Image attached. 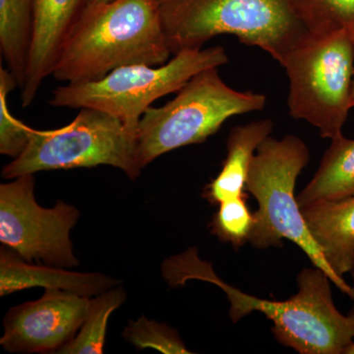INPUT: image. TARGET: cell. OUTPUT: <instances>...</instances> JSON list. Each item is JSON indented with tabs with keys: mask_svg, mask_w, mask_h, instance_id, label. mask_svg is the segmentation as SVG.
<instances>
[{
	"mask_svg": "<svg viewBox=\"0 0 354 354\" xmlns=\"http://www.w3.org/2000/svg\"><path fill=\"white\" fill-rule=\"evenodd\" d=\"M34 174L0 185V241L27 261L55 267L79 265L70 232L79 220L78 209L64 201L43 208L35 199Z\"/></svg>",
	"mask_w": 354,
	"mask_h": 354,
	"instance_id": "9c48e42d",
	"label": "cell"
},
{
	"mask_svg": "<svg viewBox=\"0 0 354 354\" xmlns=\"http://www.w3.org/2000/svg\"><path fill=\"white\" fill-rule=\"evenodd\" d=\"M349 274H351V278H353V281H354V265H353V269H351V272H349Z\"/></svg>",
	"mask_w": 354,
	"mask_h": 354,
	"instance_id": "d4e9b609",
	"label": "cell"
},
{
	"mask_svg": "<svg viewBox=\"0 0 354 354\" xmlns=\"http://www.w3.org/2000/svg\"><path fill=\"white\" fill-rule=\"evenodd\" d=\"M90 298L57 288L9 310L0 344L9 353H57L75 337L87 317Z\"/></svg>",
	"mask_w": 354,
	"mask_h": 354,
	"instance_id": "30bf717a",
	"label": "cell"
},
{
	"mask_svg": "<svg viewBox=\"0 0 354 354\" xmlns=\"http://www.w3.org/2000/svg\"><path fill=\"white\" fill-rule=\"evenodd\" d=\"M330 140L315 176L297 197L300 208L354 197V140L342 134Z\"/></svg>",
	"mask_w": 354,
	"mask_h": 354,
	"instance_id": "9a60e30c",
	"label": "cell"
},
{
	"mask_svg": "<svg viewBox=\"0 0 354 354\" xmlns=\"http://www.w3.org/2000/svg\"><path fill=\"white\" fill-rule=\"evenodd\" d=\"M301 212L330 269L344 279L354 265V197L313 203Z\"/></svg>",
	"mask_w": 354,
	"mask_h": 354,
	"instance_id": "4fadbf2b",
	"label": "cell"
},
{
	"mask_svg": "<svg viewBox=\"0 0 354 354\" xmlns=\"http://www.w3.org/2000/svg\"><path fill=\"white\" fill-rule=\"evenodd\" d=\"M18 87L17 80L7 67L0 66V153L14 158L24 152L34 128L16 118L8 108L9 93Z\"/></svg>",
	"mask_w": 354,
	"mask_h": 354,
	"instance_id": "d6986e66",
	"label": "cell"
},
{
	"mask_svg": "<svg viewBox=\"0 0 354 354\" xmlns=\"http://www.w3.org/2000/svg\"><path fill=\"white\" fill-rule=\"evenodd\" d=\"M266 102L265 95L230 87L218 68L200 72L171 101L151 106L142 116L136 135L140 167L181 147L203 143L228 118L263 111Z\"/></svg>",
	"mask_w": 354,
	"mask_h": 354,
	"instance_id": "5b68a950",
	"label": "cell"
},
{
	"mask_svg": "<svg viewBox=\"0 0 354 354\" xmlns=\"http://www.w3.org/2000/svg\"><path fill=\"white\" fill-rule=\"evenodd\" d=\"M281 66L290 83V115L313 125L322 138L342 135L353 108L354 44L348 35L309 32Z\"/></svg>",
	"mask_w": 354,
	"mask_h": 354,
	"instance_id": "52a82bcc",
	"label": "cell"
},
{
	"mask_svg": "<svg viewBox=\"0 0 354 354\" xmlns=\"http://www.w3.org/2000/svg\"><path fill=\"white\" fill-rule=\"evenodd\" d=\"M295 3L309 32H344L354 44V0H295Z\"/></svg>",
	"mask_w": 354,
	"mask_h": 354,
	"instance_id": "ac0fdd59",
	"label": "cell"
},
{
	"mask_svg": "<svg viewBox=\"0 0 354 354\" xmlns=\"http://www.w3.org/2000/svg\"><path fill=\"white\" fill-rule=\"evenodd\" d=\"M272 129L274 122L271 120H261L230 130L223 169L205 189L204 197L209 203L220 204L225 200L244 196L254 155Z\"/></svg>",
	"mask_w": 354,
	"mask_h": 354,
	"instance_id": "5bb4252c",
	"label": "cell"
},
{
	"mask_svg": "<svg viewBox=\"0 0 354 354\" xmlns=\"http://www.w3.org/2000/svg\"><path fill=\"white\" fill-rule=\"evenodd\" d=\"M344 354H354V342L351 344V346H348Z\"/></svg>",
	"mask_w": 354,
	"mask_h": 354,
	"instance_id": "7402d4cb",
	"label": "cell"
},
{
	"mask_svg": "<svg viewBox=\"0 0 354 354\" xmlns=\"http://www.w3.org/2000/svg\"><path fill=\"white\" fill-rule=\"evenodd\" d=\"M123 337L139 349L153 348L165 354L191 353L176 330L145 317L129 321Z\"/></svg>",
	"mask_w": 354,
	"mask_h": 354,
	"instance_id": "44dd1931",
	"label": "cell"
},
{
	"mask_svg": "<svg viewBox=\"0 0 354 354\" xmlns=\"http://www.w3.org/2000/svg\"><path fill=\"white\" fill-rule=\"evenodd\" d=\"M171 55L221 35L256 46L283 65L309 35L295 0H153Z\"/></svg>",
	"mask_w": 354,
	"mask_h": 354,
	"instance_id": "3957f363",
	"label": "cell"
},
{
	"mask_svg": "<svg viewBox=\"0 0 354 354\" xmlns=\"http://www.w3.org/2000/svg\"><path fill=\"white\" fill-rule=\"evenodd\" d=\"M171 55L153 0H88L51 75L62 82H85L129 65L160 66Z\"/></svg>",
	"mask_w": 354,
	"mask_h": 354,
	"instance_id": "7a4b0ae2",
	"label": "cell"
},
{
	"mask_svg": "<svg viewBox=\"0 0 354 354\" xmlns=\"http://www.w3.org/2000/svg\"><path fill=\"white\" fill-rule=\"evenodd\" d=\"M227 62L223 46L185 50L160 66L129 65L97 80L59 86L50 104L58 108L100 109L115 116L137 135L140 120L153 102L178 92L200 72Z\"/></svg>",
	"mask_w": 354,
	"mask_h": 354,
	"instance_id": "8992f818",
	"label": "cell"
},
{
	"mask_svg": "<svg viewBox=\"0 0 354 354\" xmlns=\"http://www.w3.org/2000/svg\"><path fill=\"white\" fill-rule=\"evenodd\" d=\"M306 144L295 135L281 140L266 138L251 162L246 190L257 200L255 225L249 242L255 248L283 245V239L297 244L314 267L323 270L342 292L354 300V288L330 269L322 250L310 234L295 195L300 172L308 165Z\"/></svg>",
	"mask_w": 354,
	"mask_h": 354,
	"instance_id": "277c9868",
	"label": "cell"
},
{
	"mask_svg": "<svg viewBox=\"0 0 354 354\" xmlns=\"http://www.w3.org/2000/svg\"><path fill=\"white\" fill-rule=\"evenodd\" d=\"M97 165H111L136 179L142 171L136 134L111 114L83 108L66 127L32 130L27 148L3 167L2 176Z\"/></svg>",
	"mask_w": 354,
	"mask_h": 354,
	"instance_id": "ba28073f",
	"label": "cell"
},
{
	"mask_svg": "<svg viewBox=\"0 0 354 354\" xmlns=\"http://www.w3.org/2000/svg\"><path fill=\"white\" fill-rule=\"evenodd\" d=\"M351 99H353V106L354 108V67H353V88H351Z\"/></svg>",
	"mask_w": 354,
	"mask_h": 354,
	"instance_id": "603a6c76",
	"label": "cell"
},
{
	"mask_svg": "<svg viewBox=\"0 0 354 354\" xmlns=\"http://www.w3.org/2000/svg\"><path fill=\"white\" fill-rule=\"evenodd\" d=\"M211 223L212 232L223 242H230L235 248L249 241L255 218L247 207L244 196L232 198L220 203Z\"/></svg>",
	"mask_w": 354,
	"mask_h": 354,
	"instance_id": "ffe728a7",
	"label": "cell"
},
{
	"mask_svg": "<svg viewBox=\"0 0 354 354\" xmlns=\"http://www.w3.org/2000/svg\"><path fill=\"white\" fill-rule=\"evenodd\" d=\"M34 1L0 0V50L20 88L24 85L31 46Z\"/></svg>",
	"mask_w": 354,
	"mask_h": 354,
	"instance_id": "2e32d148",
	"label": "cell"
},
{
	"mask_svg": "<svg viewBox=\"0 0 354 354\" xmlns=\"http://www.w3.org/2000/svg\"><path fill=\"white\" fill-rule=\"evenodd\" d=\"M99 272H74L55 266L31 265L10 249L0 252V295L32 288H57L90 298L120 285Z\"/></svg>",
	"mask_w": 354,
	"mask_h": 354,
	"instance_id": "7c38bea8",
	"label": "cell"
},
{
	"mask_svg": "<svg viewBox=\"0 0 354 354\" xmlns=\"http://www.w3.org/2000/svg\"><path fill=\"white\" fill-rule=\"evenodd\" d=\"M165 281L172 286L189 279L208 281L227 295L230 316L237 323L254 311L272 322L277 341L301 354H344L354 339V306L344 315L334 304L330 279L319 268L304 269L297 277L298 292L286 301L261 299L221 281L195 248L165 260Z\"/></svg>",
	"mask_w": 354,
	"mask_h": 354,
	"instance_id": "6da1fadb",
	"label": "cell"
},
{
	"mask_svg": "<svg viewBox=\"0 0 354 354\" xmlns=\"http://www.w3.org/2000/svg\"><path fill=\"white\" fill-rule=\"evenodd\" d=\"M127 299L121 286H114L90 300L82 327L75 337L57 351L60 354H101L104 351L109 316Z\"/></svg>",
	"mask_w": 354,
	"mask_h": 354,
	"instance_id": "e0dca14e",
	"label": "cell"
},
{
	"mask_svg": "<svg viewBox=\"0 0 354 354\" xmlns=\"http://www.w3.org/2000/svg\"><path fill=\"white\" fill-rule=\"evenodd\" d=\"M91 1H94V2H109V1H113V0H91Z\"/></svg>",
	"mask_w": 354,
	"mask_h": 354,
	"instance_id": "cb8c5ba5",
	"label": "cell"
},
{
	"mask_svg": "<svg viewBox=\"0 0 354 354\" xmlns=\"http://www.w3.org/2000/svg\"><path fill=\"white\" fill-rule=\"evenodd\" d=\"M88 0H35L34 20L25 82L23 108L31 106L46 77L53 74L58 53Z\"/></svg>",
	"mask_w": 354,
	"mask_h": 354,
	"instance_id": "8fae6325",
	"label": "cell"
}]
</instances>
